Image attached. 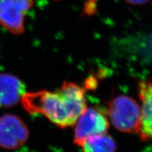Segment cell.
I'll return each instance as SVG.
<instances>
[{"label":"cell","instance_id":"6da1fadb","mask_svg":"<svg viewBox=\"0 0 152 152\" xmlns=\"http://www.w3.org/2000/svg\"><path fill=\"white\" fill-rule=\"evenodd\" d=\"M20 102L29 113L43 115L62 128L73 125L87 108L84 87L68 81L54 92H26Z\"/></svg>","mask_w":152,"mask_h":152},{"label":"cell","instance_id":"7a4b0ae2","mask_svg":"<svg viewBox=\"0 0 152 152\" xmlns=\"http://www.w3.org/2000/svg\"><path fill=\"white\" fill-rule=\"evenodd\" d=\"M107 116L117 130L124 132L135 131L140 115V106L128 95L113 96L108 104Z\"/></svg>","mask_w":152,"mask_h":152},{"label":"cell","instance_id":"3957f363","mask_svg":"<svg viewBox=\"0 0 152 152\" xmlns=\"http://www.w3.org/2000/svg\"><path fill=\"white\" fill-rule=\"evenodd\" d=\"M73 141L80 146L87 138L97 134H105L109 128L107 114L101 108L87 107L74 123Z\"/></svg>","mask_w":152,"mask_h":152},{"label":"cell","instance_id":"8992f818","mask_svg":"<svg viewBox=\"0 0 152 152\" xmlns=\"http://www.w3.org/2000/svg\"><path fill=\"white\" fill-rule=\"evenodd\" d=\"M151 83L150 80L139 83L138 92L142 105L135 132L142 141H149L151 136Z\"/></svg>","mask_w":152,"mask_h":152},{"label":"cell","instance_id":"277c9868","mask_svg":"<svg viewBox=\"0 0 152 152\" xmlns=\"http://www.w3.org/2000/svg\"><path fill=\"white\" fill-rule=\"evenodd\" d=\"M33 0H0V25L14 35L25 31V18Z\"/></svg>","mask_w":152,"mask_h":152},{"label":"cell","instance_id":"ba28073f","mask_svg":"<svg viewBox=\"0 0 152 152\" xmlns=\"http://www.w3.org/2000/svg\"><path fill=\"white\" fill-rule=\"evenodd\" d=\"M83 152H115L116 144L107 133L86 139L80 146Z\"/></svg>","mask_w":152,"mask_h":152},{"label":"cell","instance_id":"30bf717a","mask_svg":"<svg viewBox=\"0 0 152 152\" xmlns=\"http://www.w3.org/2000/svg\"><path fill=\"white\" fill-rule=\"evenodd\" d=\"M55 1H58V0H55Z\"/></svg>","mask_w":152,"mask_h":152},{"label":"cell","instance_id":"52a82bcc","mask_svg":"<svg viewBox=\"0 0 152 152\" xmlns=\"http://www.w3.org/2000/svg\"><path fill=\"white\" fill-rule=\"evenodd\" d=\"M25 93L26 87L21 80L12 74L0 73V107L16 105Z\"/></svg>","mask_w":152,"mask_h":152},{"label":"cell","instance_id":"9c48e42d","mask_svg":"<svg viewBox=\"0 0 152 152\" xmlns=\"http://www.w3.org/2000/svg\"><path fill=\"white\" fill-rule=\"evenodd\" d=\"M125 1L132 5H143L147 3L149 0H125Z\"/></svg>","mask_w":152,"mask_h":152},{"label":"cell","instance_id":"5b68a950","mask_svg":"<svg viewBox=\"0 0 152 152\" xmlns=\"http://www.w3.org/2000/svg\"><path fill=\"white\" fill-rule=\"evenodd\" d=\"M29 130L20 118L12 114L0 117V147L15 149L28 140Z\"/></svg>","mask_w":152,"mask_h":152}]
</instances>
